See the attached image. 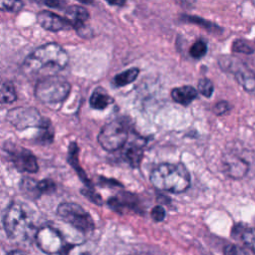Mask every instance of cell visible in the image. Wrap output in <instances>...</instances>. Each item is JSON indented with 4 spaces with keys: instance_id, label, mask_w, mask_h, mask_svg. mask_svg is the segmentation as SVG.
I'll use <instances>...</instances> for the list:
<instances>
[{
    "instance_id": "cell-8",
    "label": "cell",
    "mask_w": 255,
    "mask_h": 255,
    "mask_svg": "<svg viewBox=\"0 0 255 255\" xmlns=\"http://www.w3.org/2000/svg\"><path fill=\"white\" fill-rule=\"evenodd\" d=\"M7 121L18 129H25L28 128H40L45 119L34 108L19 107L10 110L7 113Z\"/></svg>"
},
{
    "instance_id": "cell-33",
    "label": "cell",
    "mask_w": 255,
    "mask_h": 255,
    "mask_svg": "<svg viewBox=\"0 0 255 255\" xmlns=\"http://www.w3.org/2000/svg\"><path fill=\"white\" fill-rule=\"evenodd\" d=\"M223 254L224 255H246V253L242 248L234 244L226 245L223 249Z\"/></svg>"
},
{
    "instance_id": "cell-19",
    "label": "cell",
    "mask_w": 255,
    "mask_h": 255,
    "mask_svg": "<svg viewBox=\"0 0 255 255\" xmlns=\"http://www.w3.org/2000/svg\"><path fill=\"white\" fill-rule=\"evenodd\" d=\"M19 186L22 194L31 200H36L42 195L38 186V181L31 177L22 178Z\"/></svg>"
},
{
    "instance_id": "cell-36",
    "label": "cell",
    "mask_w": 255,
    "mask_h": 255,
    "mask_svg": "<svg viewBox=\"0 0 255 255\" xmlns=\"http://www.w3.org/2000/svg\"><path fill=\"white\" fill-rule=\"evenodd\" d=\"M181 6L185 7V8H190L193 6V4L195 3V0H176Z\"/></svg>"
},
{
    "instance_id": "cell-38",
    "label": "cell",
    "mask_w": 255,
    "mask_h": 255,
    "mask_svg": "<svg viewBox=\"0 0 255 255\" xmlns=\"http://www.w3.org/2000/svg\"><path fill=\"white\" fill-rule=\"evenodd\" d=\"M6 255H26V254L20 250H11Z\"/></svg>"
},
{
    "instance_id": "cell-2",
    "label": "cell",
    "mask_w": 255,
    "mask_h": 255,
    "mask_svg": "<svg viewBox=\"0 0 255 255\" xmlns=\"http://www.w3.org/2000/svg\"><path fill=\"white\" fill-rule=\"evenodd\" d=\"M153 187L160 191L180 193L190 186V174L182 163H160L149 176Z\"/></svg>"
},
{
    "instance_id": "cell-28",
    "label": "cell",
    "mask_w": 255,
    "mask_h": 255,
    "mask_svg": "<svg viewBox=\"0 0 255 255\" xmlns=\"http://www.w3.org/2000/svg\"><path fill=\"white\" fill-rule=\"evenodd\" d=\"M197 88H198L199 93L206 98H210L212 96L213 90H214L212 82L207 78L200 79L197 84Z\"/></svg>"
},
{
    "instance_id": "cell-4",
    "label": "cell",
    "mask_w": 255,
    "mask_h": 255,
    "mask_svg": "<svg viewBox=\"0 0 255 255\" xmlns=\"http://www.w3.org/2000/svg\"><path fill=\"white\" fill-rule=\"evenodd\" d=\"M57 215L84 234L92 233L95 230V222L91 214L78 203H60L57 207Z\"/></svg>"
},
{
    "instance_id": "cell-29",
    "label": "cell",
    "mask_w": 255,
    "mask_h": 255,
    "mask_svg": "<svg viewBox=\"0 0 255 255\" xmlns=\"http://www.w3.org/2000/svg\"><path fill=\"white\" fill-rule=\"evenodd\" d=\"M232 51L236 53H243V54H252L253 48L244 40L238 39L235 40L232 44Z\"/></svg>"
},
{
    "instance_id": "cell-14",
    "label": "cell",
    "mask_w": 255,
    "mask_h": 255,
    "mask_svg": "<svg viewBox=\"0 0 255 255\" xmlns=\"http://www.w3.org/2000/svg\"><path fill=\"white\" fill-rule=\"evenodd\" d=\"M108 204L113 210L123 213L125 209L136 210L138 207V200L134 194L128 192L110 197L108 199Z\"/></svg>"
},
{
    "instance_id": "cell-15",
    "label": "cell",
    "mask_w": 255,
    "mask_h": 255,
    "mask_svg": "<svg viewBox=\"0 0 255 255\" xmlns=\"http://www.w3.org/2000/svg\"><path fill=\"white\" fill-rule=\"evenodd\" d=\"M79 147L77 145L76 142H71L69 145V152H68V161L71 164V166L77 171L79 177L82 179V181L85 183L86 187H90V188H94L91 180L88 178V176L86 175L84 169L81 167L80 163H79Z\"/></svg>"
},
{
    "instance_id": "cell-3",
    "label": "cell",
    "mask_w": 255,
    "mask_h": 255,
    "mask_svg": "<svg viewBox=\"0 0 255 255\" xmlns=\"http://www.w3.org/2000/svg\"><path fill=\"white\" fill-rule=\"evenodd\" d=\"M71 85L63 77L44 76L35 86V97L44 104L63 102L70 94Z\"/></svg>"
},
{
    "instance_id": "cell-39",
    "label": "cell",
    "mask_w": 255,
    "mask_h": 255,
    "mask_svg": "<svg viewBox=\"0 0 255 255\" xmlns=\"http://www.w3.org/2000/svg\"><path fill=\"white\" fill-rule=\"evenodd\" d=\"M79 1L80 3H83V4H93L95 0H77Z\"/></svg>"
},
{
    "instance_id": "cell-31",
    "label": "cell",
    "mask_w": 255,
    "mask_h": 255,
    "mask_svg": "<svg viewBox=\"0 0 255 255\" xmlns=\"http://www.w3.org/2000/svg\"><path fill=\"white\" fill-rule=\"evenodd\" d=\"M81 192L83 193V195H85L88 199H90L93 203L97 204V205H103V199L101 197V195L99 193H97L94 188H90V187H85L81 190Z\"/></svg>"
},
{
    "instance_id": "cell-10",
    "label": "cell",
    "mask_w": 255,
    "mask_h": 255,
    "mask_svg": "<svg viewBox=\"0 0 255 255\" xmlns=\"http://www.w3.org/2000/svg\"><path fill=\"white\" fill-rule=\"evenodd\" d=\"M222 167L227 176L233 179H240L248 173L250 161L245 156L231 151L223 155Z\"/></svg>"
},
{
    "instance_id": "cell-30",
    "label": "cell",
    "mask_w": 255,
    "mask_h": 255,
    "mask_svg": "<svg viewBox=\"0 0 255 255\" xmlns=\"http://www.w3.org/2000/svg\"><path fill=\"white\" fill-rule=\"evenodd\" d=\"M38 186H39V189H40L42 195L43 194H51V193L55 192L57 189L56 183L50 178H45V179L38 181Z\"/></svg>"
},
{
    "instance_id": "cell-5",
    "label": "cell",
    "mask_w": 255,
    "mask_h": 255,
    "mask_svg": "<svg viewBox=\"0 0 255 255\" xmlns=\"http://www.w3.org/2000/svg\"><path fill=\"white\" fill-rule=\"evenodd\" d=\"M128 136V126L120 120H115L102 128L98 134V142L105 150L113 152L126 145Z\"/></svg>"
},
{
    "instance_id": "cell-18",
    "label": "cell",
    "mask_w": 255,
    "mask_h": 255,
    "mask_svg": "<svg viewBox=\"0 0 255 255\" xmlns=\"http://www.w3.org/2000/svg\"><path fill=\"white\" fill-rule=\"evenodd\" d=\"M142 156H143L142 146L133 142L129 143L124 152V157L126 161L133 168L139 166Z\"/></svg>"
},
{
    "instance_id": "cell-26",
    "label": "cell",
    "mask_w": 255,
    "mask_h": 255,
    "mask_svg": "<svg viewBox=\"0 0 255 255\" xmlns=\"http://www.w3.org/2000/svg\"><path fill=\"white\" fill-rule=\"evenodd\" d=\"M207 52V45L203 40H197L189 49V54L193 59H201Z\"/></svg>"
},
{
    "instance_id": "cell-34",
    "label": "cell",
    "mask_w": 255,
    "mask_h": 255,
    "mask_svg": "<svg viewBox=\"0 0 255 255\" xmlns=\"http://www.w3.org/2000/svg\"><path fill=\"white\" fill-rule=\"evenodd\" d=\"M230 107H229V104L225 101H221L219 103H217L214 108H213V112L215 115L217 116H221V115H224L225 113H227L229 111Z\"/></svg>"
},
{
    "instance_id": "cell-37",
    "label": "cell",
    "mask_w": 255,
    "mask_h": 255,
    "mask_svg": "<svg viewBox=\"0 0 255 255\" xmlns=\"http://www.w3.org/2000/svg\"><path fill=\"white\" fill-rule=\"evenodd\" d=\"M106 1L113 6H124L127 2V0H106Z\"/></svg>"
},
{
    "instance_id": "cell-35",
    "label": "cell",
    "mask_w": 255,
    "mask_h": 255,
    "mask_svg": "<svg viewBox=\"0 0 255 255\" xmlns=\"http://www.w3.org/2000/svg\"><path fill=\"white\" fill-rule=\"evenodd\" d=\"M45 5L49 6V7H53V8H62L64 5V1L63 0H45L44 1Z\"/></svg>"
},
{
    "instance_id": "cell-32",
    "label": "cell",
    "mask_w": 255,
    "mask_h": 255,
    "mask_svg": "<svg viewBox=\"0 0 255 255\" xmlns=\"http://www.w3.org/2000/svg\"><path fill=\"white\" fill-rule=\"evenodd\" d=\"M165 215H166V212H165V209L161 206V205H155L151 211H150V216L151 218L156 221V222H161L164 220L165 218Z\"/></svg>"
},
{
    "instance_id": "cell-11",
    "label": "cell",
    "mask_w": 255,
    "mask_h": 255,
    "mask_svg": "<svg viewBox=\"0 0 255 255\" xmlns=\"http://www.w3.org/2000/svg\"><path fill=\"white\" fill-rule=\"evenodd\" d=\"M11 161L17 170L21 172L35 173L39 169L36 156L24 147H14L7 149Z\"/></svg>"
},
{
    "instance_id": "cell-20",
    "label": "cell",
    "mask_w": 255,
    "mask_h": 255,
    "mask_svg": "<svg viewBox=\"0 0 255 255\" xmlns=\"http://www.w3.org/2000/svg\"><path fill=\"white\" fill-rule=\"evenodd\" d=\"M113 102L114 99L101 88L96 89L90 98V106L96 110H104Z\"/></svg>"
},
{
    "instance_id": "cell-9",
    "label": "cell",
    "mask_w": 255,
    "mask_h": 255,
    "mask_svg": "<svg viewBox=\"0 0 255 255\" xmlns=\"http://www.w3.org/2000/svg\"><path fill=\"white\" fill-rule=\"evenodd\" d=\"M222 69H227L234 73L235 78L239 85L243 87L248 93L255 94V74L249 70L244 64L238 61V59L225 57L224 60L219 61Z\"/></svg>"
},
{
    "instance_id": "cell-21",
    "label": "cell",
    "mask_w": 255,
    "mask_h": 255,
    "mask_svg": "<svg viewBox=\"0 0 255 255\" xmlns=\"http://www.w3.org/2000/svg\"><path fill=\"white\" fill-rule=\"evenodd\" d=\"M180 19L184 22H188V23H192V24H195V25H198V26H201L203 29L207 30L208 32H211V33H215V34H218V33H221L222 30L220 27H218L216 24L210 22V21H207L203 18H200V17H197V16H191V15H181Z\"/></svg>"
},
{
    "instance_id": "cell-27",
    "label": "cell",
    "mask_w": 255,
    "mask_h": 255,
    "mask_svg": "<svg viewBox=\"0 0 255 255\" xmlns=\"http://www.w3.org/2000/svg\"><path fill=\"white\" fill-rule=\"evenodd\" d=\"M24 4L21 0H0L1 11L19 12L22 10Z\"/></svg>"
},
{
    "instance_id": "cell-24",
    "label": "cell",
    "mask_w": 255,
    "mask_h": 255,
    "mask_svg": "<svg viewBox=\"0 0 255 255\" xmlns=\"http://www.w3.org/2000/svg\"><path fill=\"white\" fill-rule=\"evenodd\" d=\"M39 128H40V133H39V136L37 137L38 141L45 144L50 143L54 137V129L51 125V122L45 119L42 126Z\"/></svg>"
},
{
    "instance_id": "cell-25",
    "label": "cell",
    "mask_w": 255,
    "mask_h": 255,
    "mask_svg": "<svg viewBox=\"0 0 255 255\" xmlns=\"http://www.w3.org/2000/svg\"><path fill=\"white\" fill-rule=\"evenodd\" d=\"M62 255H90V251L85 243H69Z\"/></svg>"
},
{
    "instance_id": "cell-17",
    "label": "cell",
    "mask_w": 255,
    "mask_h": 255,
    "mask_svg": "<svg viewBox=\"0 0 255 255\" xmlns=\"http://www.w3.org/2000/svg\"><path fill=\"white\" fill-rule=\"evenodd\" d=\"M232 236L239 237L248 248L255 252V228L237 224L232 229Z\"/></svg>"
},
{
    "instance_id": "cell-13",
    "label": "cell",
    "mask_w": 255,
    "mask_h": 255,
    "mask_svg": "<svg viewBox=\"0 0 255 255\" xmlns=\"http://www.w3.org/2000/svg\"><path fill=\"white\" fill-rule=\"evenodd\" d=\"M37 21L43 29L51 32L62 31L71 26L66 18L47 10H43L37 14Z\"/></svg>"
},
{
    "instance_id": "cell-6",
    "label": "cell",
    "mask_w": 255,
    "mask_h": 255,
    "mask_svg": "<svg viewBox=\"0 0 255 255\" xmlns=\"http://www.w3.org/2000/svg\"><path fill=\"white\" fill-rule=\"evenodd\" d=\"M39 249L48 255H62L69 243L62 233L50 225L42 226L35 234Z\"/></svg>"
},
{
    "instance_id": "cell-16",
    "label": "cell",
    "mask_w": 255,
    "mask_h": 255,
    "mask_svg": "<svg viewBox=\"0 0 255 255\" xmlns=\"http://www.w3.org/2000/svg\"><path fill=\"white\" fill-rule=\"evenodd\" d=\"M170 96L175 103L187 106L197 97V91L191 86H181L172 89Z\"/></svg>"
},
{
    "instance_id": "cell-1",
    "label": "cell",
    "mask_w": 255,
    "mask_h": 255,
    "mask_svg": "<svg viewBox=\"0 0 255 255\" xmlns=\"http://www.w3.org/2000/svg\"><path fill=\"white\" fill-rule=\"evenodd\" d=\"M69 62L67 52L58 43L44 44L31 52L23 62L26 74L37 75L47 73L48 76L62 71Z\"/></svg>"
},
{
    "instance_id": "cell-12",
    "label": "cell",
    "mask_w": 255,
    "mask_h": 255,
    "mask_svg": "<svg viewBox=\"0 0 255 255\" xmlns=\"http://www.w3.org/2000/svg\"><path fill=\"white\" fill-rule=\"evenodd\" d=\"M65 14L69 24L77 31L80 36L84 37L88 35L86 22L89 20L90 14L86 8L80 5H72L66 8Z\"/></svg>"
},
{
    "instance_id": "cell-22",
    "label": "cell",
    "mask_w": 255,
    "mask_h": 255,
    "mask_svg": "<svg viewBox=\"0 0 255 255\" xmlns=\"http://www.w3.org/2000/svg\"><path fill=\"white\" fill-rule=\"evenodd\" d=\"M139 69L138 68H130L126 70L115 76L113 79V83L116 87H125L130 83H132L138 76Z\"/></svg>"
},
{
    "instance_id": "cell-23",
    "label": "cell",
    "mask_w": 255,
    "mask_h": 255,
    "mask_svg": "<svg viewBox=\"0 0 255 255\" xmlns=\"http://www.w3.org/2000/svg\"><path fill=\"white\" fill-rule=\"evenodd\" d=\"M17 95L16 90L12 82L5 81L1 85V92H0V100L2 104H12L16 101Z\"/></svg>"
},
{
    "instance_id": "cell-7",
    "label": "cell",
    "mask_w": 255,
    "mask_h": 255,
    "mask_svg": "<svg viewBox=\"0 0 255 255\" xmlns=\"http://www.w3.org/2000/svg\"><path fill=\"white\" fill-rule=\"evenodd\" d=\"M2 224L7 237L16 239L23 235L27 226V216L22 205L11 202L4 211Z\"/></svg>"
}]
</instances>
